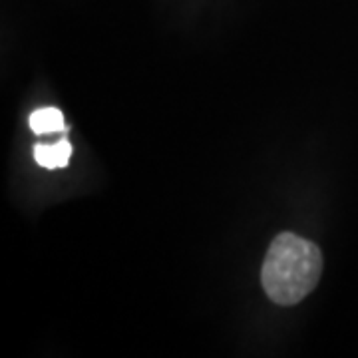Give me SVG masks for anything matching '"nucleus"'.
Returning a JSON list of instances; mask_svg holds the SVG:
<instances>
[{
  "mask_svg": "<svg viewBox=\"0 0 358 358\" xmlns=\"http://www.w3.org/2000/svg\"><path fill=\"white\" fill-rule=\"evenodd\" d=\"M320 275L322 253L319 247L294 233H281L268 245L261 282L273 303L291 307L315 291Z\"/></svg>",
  "mask_w": 358,
  "mask_h": 358,
  "instance_id": "f257e3e1",
  "label": "nucleus"
},
{
  "mask_svg": "<svg viewBox=\"0 0 358 358\" xmlns=\"http://www.w3.org/2000/svg\"><path fill=\"white\" fill-rule=\"evenodd\" d=\"M72 157V143L62 138L56 143H36L34 145V159L40 167L46 169H60L68 166Z\"/></svg>",
  "mask_w": 358,
  "mask_h": 358,
  "instance_id": "f03ea898",
  "label": "nucleus"
},
{
  "mask_svg": "<svg viewBox=\"0 0 358 358\" xmlns=\"http://www.w3.org/2000/svg\"><path fill=\"white\" fill-rule=\"evenodd\" d=\"M28 126L34 134L44 136V134H56V131H66V122L62 112L58 108H42L32 112L28 117Z\"/></svg>",
  "mask_w": 358,
  "mask_h": 358,
  "instance_id": "7ed1b4c3",
  "label": "nucleus"
}]
</instances>
